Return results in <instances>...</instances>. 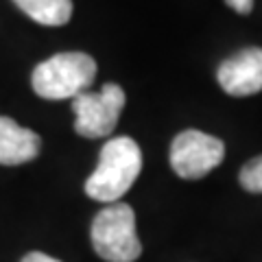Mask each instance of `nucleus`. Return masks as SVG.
I'll return each instance as SVG.
<instances>
[{
    "instance_id": "nucleus-5",
    "label": "nucleus",
    "mask_w": 262,
    "mask_h": 262,
    "mask_svg": "<svg viewBox=\"0 0 262 262\" xmlns=\"http://www.w3.org/2000/svg\"><path fill=\"white\" fill-rule=\"evenodd\" d=\"M225 158L223 140L199 129L182 131L170 144V166L184 179H201Z\"/></svg>"
},
{
    "instance_id": "nucleus-9",
    "label": "nucleus",
    "mask_w": 262,
    "mask_h": 262,
    "mask_svg": "<svg viewBox=\"0 0 262 262\" xmlns=\"http://www.w3.org/2000/svg\"><path fill=\"white\" fill-rule=\"evenodd\" d=\"M238 179H241V186L247 192H262V155L245 164L241 168Z\"/></svg>"
},
{
    "instance_id": "nucleus-7",
    "label": "nucleus",
    "mask_w": 262,
    "mask_h": 262,
    "mask_svg": "<svg viewBox=\"0 0 262 262\" xmlns=\"http://www.w3.org/2000/svg\"><path fill=\"white\" fill-rule=\"evenodd\" d=\"M42 149V138L33 129L20 127L13 118L0 116V164L20 166L35 160Z\"/></svg>"
},
{
    "instance_id": "nucleus-1",
    "label": "nucleus",
    "mask_w": 262,
    "mask_h": 262,
    "mask_svg": "<svg viewBox=\"0 0 262 262\" xmlns=\"http://www.w3.org/2000/svg\"><path fill=\"white\" fill-rule=\"evenodd\" d=\"M142 170V151L134 138L120 136L103 144L94 173L85 179V194L101 203H116Z\"/></svg>"
},
{
    "instance_id": "nucleus-11",
    "label": "nucleus",
    "mask_w": 262,
    "mask_h": 262,
    "mask_svg": "<svg viewBox=\"0 0 262 262\" xmlns=\"http://www.w3.org/2000/svg\"><path fill=\"white\" fill-rule=\"evenodd\" d=\"M22 262H61V260H57V258L48 256V253H42V251H31L22 258Z\"/></svg>"
},
{
    "instance_id": "nucleus-2",
    "label": "nucleus",
    "mask_w": 262,
    "mask_h": 262,
    "mask_svg": "<svg viewBox=\"0 0 262 262\" xmlns=\"http://www.w3.org/2000/svg\"><path fill=\"white\" fill-rule=\"evenodd\" d=\"M94 57L88 53H59L33 70L31 85L35 94L46 101H63L88 92V88L94 83Z\"/></svg>"
},
{
    "instance_id": "nucleus-8",
    "label": "nucleus",
    "mask_w": 262,
    "mask_h": 262,
    "mask_svg": "<svg viewBox=\"0 0 262 262\" xmlns=\"http://www.w3.org/2000/svg\"><path fill=\"white\" fill-rule=\"evenodd\" d=\"M20 9L44 27H61L72 18V0H13Z\"/></svg>"
},
{
    "instance_id": "nucleus-3",
    "label": "nucleus",
    "mask_w": 262,
    "mask_h": 262,
    "mask_svg": "<svg viewBox=\"0 0 262 262\" xmlns=\"http://www.w3.org/2000/svg\"><path fill=\"white\" fill-rule=\"evenodd\" d=\"M92 247L107 262H134L140 258L142 243L136 232V214L127 203H110L92 221Z\"/></svg>"
},
{
    "instance_id": "nucleus-6",
    "label": "nucleus",
    "mask_w": 262,
    "mask_h": 262,
    "mask_svg": "<svg viewBox=\"0 0 262 262\" xmlns=\"http://www.w3.org/2000/svg\"><path fill=\"white\" fill-rule=\"evenodd\" d=\"M216 79L232 96H251L262 90V48H245L219 66Z\"/></svg>"
},
{
    "instance_id": "nucleus-4",
    "label": "nucleus",
    "mask_w": 262,
    "mask_h": 262,
    "mask_svg": "<svg viewBox=\"0 0 262 262\" xmlns=\"http://www.w3.org/2000/svg\"><path fill=\"white\" fill-rule=\"evenodd\" d=\"M125 107V90L116 83H105L101 92H83L72 98L75 131L83 138H105L118 125Z\"/></svg>"
},
{
    "instance_id": "nucleus-10",
    "label": "nucleus",
    "mask_w": 262,
    "mask_h": 262,
    "mask_svg": "<svg viewBox=\"0 0 262 262\" xmlns=\"http://www.w3.org/2000/svg\"><path fill=\"white\" fill-rule=\"evenodd\" d=\"M225 3L232 7V9H236L238 13H251V9H253V0H225Z\"/></svg>"
}]
</instances>
